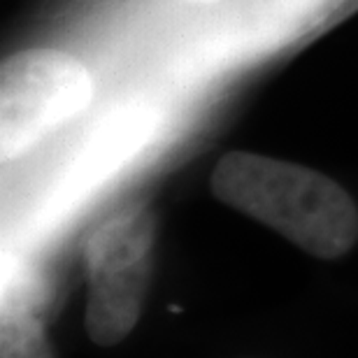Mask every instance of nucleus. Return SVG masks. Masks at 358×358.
Here are the masks:
<instances>
[{
    "label": "nucleus",
    "mask_w": 358,
    "mask_h": 358,
    "mask_svg": "<svg viewBox=\"0 0 358 358\" xmlns=\"http://www.w3.org/2000/svg\"><path fill=\"white\" fill-rule=\"evenodd\" d=\"M212 193L314 259H342L358 242L356 200L319 170L252 152H231L214 168Z\"/></svg>",
    "instance_id": "nucleus-1"
},
{
    "label": "nucleus",
    "mask_w": 358,
    "mask_h": 358,
    "mask_svg": "<svg viewBox=\"0 0 358 358\" xmlns=\"http://www.w3.org/2000/svg\"><path fill=\"white\" fill-rule=\"evenodd\" d=\"M156 217L147 205L114 212L89 235L87 333L93 345L112 347L128 338L145 310L154 270Z\"/></svg>",
    "instance_id": "nucleus-2"
},
{
    "label": "nucleus",
    "mask_w": 358,
    "mask_h": 358,
    "mask_svg": "<svg viewBox=\"0 0 358 358\" xmlns=\"http://www.w3.org/2000/svg\"><path fill=\"white\" fill-rule=\"evenodd\" d=\"M93 80L75 56L59 49H26L0 68V145L3 159L35 142L89 107Z\"/></svg>",
    "instance_id": "nucleus-3"
},
{
    "label": "nucleus",
    "mask_w": 358,
    "mask_h": 358,
    "mask_svg": "<svg viewBox=\"0 0 358 358\" xmlns=\"http://www.w3.org/2000/svg\"><path fill=\"white\" fill-rule=\"evenodd\" d=\"M0 358H54L45 319L28 300H5Z\"/></svg>",
    "instance_id": "nucleus-4"
},
{
    "label": "nucleus",
    "mask_w": 358,
    "mask_h": 358,
    "mask_svg": "<svg viewBox=\"0 0 358 358\" xmlns=\"http://www.w3.org/2000/svg\"><path fill=\"white\" fill-rule=\"evenodd\" d=\"M182 3H191V5H210V3H217V0H182Z\"/></svg>",
    "instance_id": "nucleus-5"
}]
</instances>
